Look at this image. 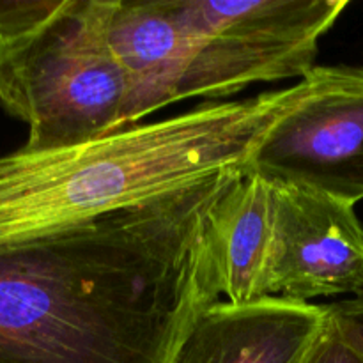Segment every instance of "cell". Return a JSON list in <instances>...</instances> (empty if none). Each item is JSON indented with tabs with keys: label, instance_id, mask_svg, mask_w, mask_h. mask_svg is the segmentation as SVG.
Returning a JSON list of instances; mask_svg holds the SVG:
<instances>
[{
	"label": "cell",
	"instance_id": "1",
	"mask_svg": "<svg viewBox=\"0 0 363 363\" xmlns=\"http://www.w3.org/2000/svg\"><path fill=\"white\" fill-rule=\"evenodd\" d=\"M241 169L0 248V363H170L222 301L211 215Z\"/></svg>",
	"mask_w": 363,
	"mask_h": 363
},
{
	"label": "cell",
	"instance_id": "2",
	"mask_svg": "<svg viewBox=\"0 0 363 363\" xmlns=\"http://www.w3.org/2000/svg\"><path fill=\"white\" fill-rule=\"evenodd\" d=\"M307 78L236 101L135 124L52 151L0 156V248L243 170L266 131L303 99Z\"/></svg>",
	"mask_w": 363,
	"mask_h": 363
},
{
	"label": "cell",
	"instance_id": "3",
	"mask_svg": "<svg viewBox=\"0 0 363 363\" xmlns=\"http://www.w3.org/2000/svg\"><path fill=\"white\" fill-rule=\"evenodd\" d=\"M117 0H62L38 30L0 45V108L28 126L27 151L123 130L130 80L110 45Z\"/></svg>",
	"mask_w": 363,
	"mask_h": 363
},
{
	"label": "cell",
	"instance_id": "4",
	"mask_svg": "<svg viewBox=\"0 0 363 363\" xmlns=\"http://www.w3.org/2000/svg\"><path fill=\"white\" fill-rule=\"evenodd\" d=\"M190 43L177 89L188 98H229L254 84L300 78L315 67L319 39L347 0H176Z\"/></svg>",
	"mask_w": 363,
	"mask_h": 363
},
{
	"label": "cell",
	"instance_id": "5",
	"mask_svg": "<svg viewBox=\"0 0 363 363\" xmlns=\"http://www.w3.org/2000/svg\"><path fill=\"white\" fill-rule=\"evenodd\" d=\"M305 78L307 94L266 131L243 170L357 206L363 199V66H315Z\"/></svg>",
	"mask_w": 363,
	"mask_h": 363
},
{
	"label": "cell",
	"instance_id": "6",
	"mask_svg": "<svg viewBox=\"0 0 363 363\" xmlns=\"http://www.w3.org/2000/svg\"><path fill=\"white\" fill-rule=\"evenodd\" d=\"M269 296L314 298L363 293V225L353 204L314 188L272 183Z\"/></svg>",
	"mask_w": 363,
	"mask_h": 363
},
{
	"label": "cell",
	"instance_id": "7",
	"mask_svg": "<svg viewBox=\"0 0 363 363\" xmlns=\"http://www.w3.org/2000/svg\"><path fill=\"white\" fill-rule=\"evenodd\" d=\"M325 326L323 305L275 296L248 305L216 301L170 363H303Z\"/></svg>",
	"mask_w": 363,
	"mask_h": 363
},
{
	"label": "cell",
	"instance_id": "8",
	"mask_svg": "<svg viewBox=\"0 0 363 363\" xmlns=\"http://www.w3.org/2000/svg\"><path fill=\"white\" fill-rule=\"evenodd\" d=\"M110 45L130 80L123 130L177 101V89L190 62V43L176 0H117Z\"/></svg>",
	"mask_w": 363,
	"mask_h": 363
},
{
	"label": "cell",
	"instance_id": "9",
	"mask_svg": "<svg viewBox=\"0 0 363 363\" xmlns=\"http://www.w3.org/2000/svg\"><path fill=\"white\" fill-rule=\"evenodd\" d=\"M272 184L252 172H238L211 215V252L222 301L248 305L272 298Z\"/></svg>",
	"mask_w": 363,
	"mask_h": 363
},
{
	"label": "cell",
	"instance_id": "10",
	"mask_svg": "<svg viewBox=\"0 0 363 363\" xmlns=\"http://www.w3.org/2000/svg\"><path fill=\"white\" fill-rule=\"evenodd\" d=\"M62 6V0H0V45L38 30Z\"/></svg>",
	"mask_w": 363,
	"mask_h": 363
},
{
	"label": "cell",
	"instance_id": "11",
	"mask_svg": "<svg viewBox=\"0 0 363 363\" xmlns=\"http://www.w3.org/2000/svg\"><path fill=\"white\" fill-rule=\"evenodd\" d=\"M330 328L353 350L363 354V293L351 300L323 305Z\"/></svg>",
	"mask_w": 363,
	"mask_h": 363
},
{
	"label": "cell",
	"instance_id": "12",
	"mask_svg": "<svg viewBox=\"0 0 363 363\" xmlns=\"http://www.w3.org/2000/svg\"><path fill=\"white\" fill-rule=\"evenodd\" d=\"M303 363H363V354L347 346L326 323L325 332Z\"/></svg>",
	"mask_w": 363,
	"mask_h": 363
}]
</instances>
